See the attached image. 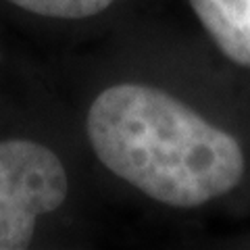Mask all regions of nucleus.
<instances>
[{
  "mask_svg": "<svg viewBox=\"0 0 250 250\" xmlns=\"http://www.w3.org/2000/svg\"><path fill=\"white\" fill-rule=\"evenodd\" d=\"M85 134L113 175L171 208L207 207L248 173L240 138L154 85L104 88L88 108Z\"/></svg>",
  "mask_w": 250,
  "mask_h": 250,
  "instance_id": "obj_1",
  "label": "nucleus"
},
{
  "mask_svg": "<svg viewBox=\"0 0 250 250\" xmlns=\"http://www.w3.org/2000/svg\"><path fill=\"white\" fill-rule=\"evenodd\" d=\"M67 169L36 140L0 142V250L27 248L38 219L67 198Z\"/></svg>",
  "mask_w": 250,
  "mask_h": 250,
  "instance_id": "obj_2",
  "label": "nucleus"
},
{
  "mask_svg": "<svg viewBox=\"0 0 250 250\" xmlns=\"http://www.w3.org/2000/svg\"><path fill=\"white\" fill-rule=\"evenodd\" d=\"M202 29L225 59L250 69V0H188Z\"/></svg>",
  "mask_w": 250,
  "mask_h": 250,
  "instance_id": "obj_3",
  "label": "nucleus"
},
{
  "mask_svg": "<svg viewBox=\"0 0 250 250\" xmlns=\"http://www.w3.org/2000/svg\"><path fill=\"white\" fill-rule=\"evenodd\" d=\"M9 2L40 17L80 21L106 11L117 0H9Z\"/></svg>",
  "mask_w": 250,
  "mask_h": 250,
  "instance_id": "obj_4",
  "label": "nucleus"
}]
</instances>
